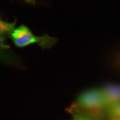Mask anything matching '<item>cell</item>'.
<instances>
[{
  "label": "cell",
  "instance_id": "cell-2",
  "mask_svg": "<svg viewBox=\"0 0 120 120\" xmlns=\"http://www.w3.org/2000/svg\"><path fill=\"white\" fill-rule=\"evenodd\" d=\"M9 36L15 45L20 48L33 43H38L43 49H50L57 41V39L50 37L47 34H44L41 36L34 35L31 31L25 25H22L15 28Z\"/></svg>",
  "mask_w": 120,
  "mask_h": 120
},
{
  "label": "cell",
  "instance_id": "cell-4",
  "mask_svg": "<svg viewBox=\"0 0 120 120\" xmlns=\"http://www.w3.org/2000/svg\"><path fill=\"white\" fill-rule=\"evenodd\" d=\"M100 90L107 107L111 105L120 101V85L109 84L104 86Z\"/></svg>",
  "mask_w": 120,
  "mask_h": 120
},
{
  "label": "cell",
  "instance_id": "cell-3",
  "mask_svg": "<svg viewBox=\"0 0 120 120\" xmlns=\"http://www.w3.org/2000/svg\"><path fill=\"white\" fill-rule=\"evenodd\" d=\"M0 63L17 68H23L24 66L15 55L9 45L5 43V39L0 38Z\"/></svg>",
  "mask_w": 120,
  "mask_h": 120
},
{
  "label": "cell",
  "instance_id": "cell-5",
  "mask_svg": "<svg viewBox=\"0 0 120 120\" xmlns=\"http://www.w3.org/2000/svg\"><path fill=\"white\" fill-rule=\"evenodd\" d=\"M15 21L12 23H9L1 20L0 18V38L5 39L8 35H10L15 30Z\"/></svg>",
  "mask_w": 120,
  "mask_h": 120
},
{
  "label": "cell",
  "instance_id": "cell-10",
  "mask_svg": "<svg viewBox=\"0 0 120 120\" xmlns=\"http://www.w3.org/2000/svg\"><path fill=\"white\" fill-rule=\"evenodd\" d=\"M110 120H120V119H117V118H115V117H111Z\"/></svg>",
  "mask_w": 120,
  "mask_h": 120
},
{
  "label": "cell",
  "instance_id": "cell-1",
  "mask_svg": "<svg viewBox=\"0 0 120 120\" xmlns=\"http://www.w3.org/2000/svg\"><path fill=\"white\" fill-rule=\"evenodd\" d=\"M79 109L77 114H81L88 117L100 115L106 105L100 89H90L78 95L77 98V107Z\"/></svg>",
  "mask_w": 120,
  "mask_h": 120
},
{
  "label": "cell",
  "instance_id": "cell-6",
  "mask_svg": "<svg viewBox=\"0 0 120 120\" xmlns=\"http://www.w3.org/2000/svg\"><path fill=\"white\" fill-rule=\"evenodd\" d=\"M106 110L112 117L120 119V101L108 106Z\"/></svg>",
  "mask_w": 120,
  "mask_h": 120
},
{
  "label": "cell",
  "instance_id": "cell-8",
  "mask_svg": "<svg viewBox=\"0 0 120 120\" xmlns=\"http://www.w3.org/2000/svg\"><path fill=\"white\" fill-rule=\"evenodd\" d=\"M116 63L119 66H120V54L116 58Z\"/></svg>",
  "mask_w": 120,
  "mask_h": 120
},
{
  "label": "cell",
  "instance_id": "cell-9",
  "mask_svg": "<svg viewBox=\"0 0 120 120\" xmlns=\"http://www.w3.org/2000/svg\"><path fill=\"white\" fill-rule=\"evenodd\" d=\"M27 3H30V4H34L35 3V0H26Z\"/></svg>",
  "mask_w": 120,
  "mask_h": 120
},
{
  "label": "cell",
  "instance_id": "cell-7",
  "mask_svg": "<svg viewBox=\"0 0 120 120\" xmlns=\"http://www.w3.org/2000/svg\"><path fill=\"white\" fill-rule=\"evenodd\" d=\"M95 120L94 118L90 117L88 116H83L81 114H77L75 113V115L73 116V120Z\"/></svg>",
  "mask_w": 120,
  "mask_h": 120
}]
</instances>
